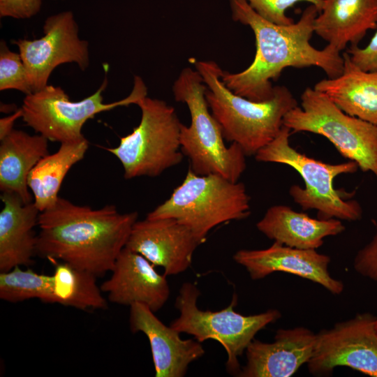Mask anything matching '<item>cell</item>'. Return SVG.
Segmentation results:
<instances>
[{"instance_id":"obj_19","label":"cell","mask_w":377,"mask_h":377,"mask_svg":"<svg viewBox=\"0 0 377 377\" xmlns=\"http://www.w3.org/2000/svg\"><path fill=\"white\" fill-rule=\"evenodd\" d=\"M256 227L274 242L290 247L316 250L323 244L325 237L345 230L339 219H313L282 205L270 207Z\"/></svg>"},{"instance_id":"obj_33","label":"cell","mask_w":377,"mask_h":377,"mask_svg":"<svg viewBox=\"0 0 377 377\" xmlns=\"http://www.w3.org/2000/svg\"><path fill=\"white\" fill-rule=\"evenodd\" d=\"M374 328H375L376 333L377 334V317H376V320H375Z\"/></svg>"},{"instance_id":"obj_30","label":"cell","mask_w":377,"mask_h":377,"mask_svg":"<svg viewBox=\"0 0 377 377\" xmlns=\"http://www.w3.org/2000/svg\"><path fill=\"white\" fill-rule=\"evenodd\" d=\"M346 52L351 61L362 70L377 71V30L366 47L350 45Z\"/></svg>"},{"instance_id":"obj_6","label":"cell","mask_w":377,"mask_h":377,"mask_svg":"<svg viewBox=\"0 0 377 377\" xmlns=\"http://www.w3.org/2000/svg\"><path fill=\"white\" fill-rule=\"evenodd\" d=\"M250 198L242 182L221 175H200L188 169L170 197L147 214L150 219L172 218L203 242L214 227L250 214Z\"/></svg>"},{"instance_id":"obj_22","label":"cell","mask_w":377,"mask_h":377,"mask_svg":"<svg viewBox=\"0 0 377 377\" xmlns=\"http://www.w3.org/2000/svg\"><path fill=\"white\" fill-rule=\"evenodd\" d=\"M48 140L40 134L31 135L13 129L1 140L0 190L17 194L24 203L32 202L27 184L28 176L49 154Z\"/></svg>"},{"instance_id":"obj_11","label":"cell","mask_w":377,"mask_h":377,"mask_svg":"<svg viewBox=\"0 0 377 377\" xmlns=\"http://www.w3.org/2000/svg\"><path fill=\"white\" fill-rule=\"evenodd\" d=\"M376 316L360 313L316 334L313 355L307 363L309 373L329 376L338 367H347L377 377Z\"/></svg>"},{"instance_id":"obj_20","label":"cell","mask_w":377,"mask_h":377,"mask_svg":"<svg viewBox=\"0 0 377 377\" xmlns=\"http://www.w3.org/2000/svg\"><path fill=\"white\" fill-rule=\"evenodd\" d=\"M377 27V0H323L314 33L339 52Z\"/></svg>"},{"instance_id":"obj_2","label":"cell","mask_w":377,"mask_h":377,"mask_svg":"<svg viewBox=\"0 0 377 377\" xmlns=\"http://www.w3.org/2000/svg\"><path fill=\"white\" fill-rule=\"evenodd\" d=\"M138 217L114 205L92 209L59 197L39 214L36 254L102 276L112 269Z\"/></svg>"},{"instance_id":"obj_1","label":"cell","mask_w":377,"mask_h":377,"mask_svg":"<svg viewBox=\"0 0 377 377\" xmlns=\"http://www.w3.org/2000/svg\"><path fill=\"white\" fill-rule=\"evenodd\" d=\"M230 6L232 20L252 29L256 46L253 61L246 69L221 72L223 83L235 94L257 102L268 100L274 94L271 80L288 67H318L328 78L343 73V58L339 50L328 44L318 50L310 43L319 13L315 5L307 6L299 20L288 25L267 20L245 0H230Z\"/></svg>"},{"instance_id":"obj_10","label":"cell","mask_w":377,"mask_h":377,"mask_svg":"<svg viewBox=\"0 0 377 377\" xmlns=\"http://www.w3.org/2000/svg\"><path fill=\"white\" fill-rule=\"evenodd\" d=\"M107 84L105 77L94 94L75 102L71 101L60 87L47 84L37 92L26 95L21 107L22 118L27 126L48 140L63 143L82 140L84 138L82 128L87 120L117 107L136 104L147 94L142 79L135 75L132 91L127 97L105 103L102 93Z\"/></svg>"},{"instance_id":"obj_32","label":"cell","mask_w":377,"mask_h":377,"mask_svg":"<svg viewBox=\"0 0 377 377\" xmlns=\"http://www.w3.org/2000/svg\"><path fill=\"white\" fill-rule=\"evenodd\" d=\"M18 109L16 108V106L13 104H1V112H10L16 111Z\"/></svg>"},{"instance_id":"obj_13","label":"cell","mask_w":377,"mask_h":377,"mask_svg":"<svg viewBox=\"0 0 377 377\" xmlns=\"http://www.w3.org/2000/svg\"><path fill=\"white\" fill-rule=\"evenodd\" d=\"M204 242L175 219L146 218L133 224L125 247L161 267L164 274L170 276L188 269L195 250Z\"/></svg>"},{"instance_id":"obj_17","label":"cell","mask_w":377,"mask_h":377,"mask_svg":"<svg viewBox=\"0 0 377 377\" xmlns=\"http://www.w3.org/2000/svg\"><path fill=\"white\" fill-rule=\"evenodd\" d=\"M147 305L130 306L132 332H142L148 338L156 377H183L188 365L205 354L200 342L182 339L179 332L163 324Z\"/></svg>"},{"instance_id":"obj_3","label":"cell","mask_w":377,"mask_h":377,"mask_svg":"<svg viewBox=\"0 0 377 377\" xmlns=\"http://www.w3.org/2000/svg\"><path fill=\"white\" fill-rule=\"evenodd\" d=\"M195 69L207 86L205 98L225 140L237 143L246 156L256 155L281 131L284 116L297 106L285 86H274L272 96L253 101L229 89L221 78L222 69L214 61H196Z\"/></svg>"},{"instance_id":"obj_27","label":"cell","mask_w":377,"mask_h":377,"mask_svg":"<svg viewBox=\"0 0 377 377\" xmlns=\"http://www.w3.org/2000/svg\"><path fill=\"white\" fill-rule=\"evenodd\" d=\"M261 17L279 25L294 23L293 18L286 15V10L295 3L306 1L315 5L321 10L323 0H245Z\"/></svg>"},{"instance_id":"obj_24","label":"cell","mask_w":377,"mask_h":377,"mask_svg":"<svg viewBox=\"0 0 377 377\" xmlns=\"http://www.w3.org/2000/svg\"><path fill=\"white\" fill-rule=\"evenodd\" d=\"M53 276L54 304L80 310H104L108 306L94 274L60 261Z\"/></svg>"},{"instance_id":"obj_8","label":"cell","mask_w":377,"mask_h":377,"mask_svg":"<svg viewBox=\"0 0 377 377\" xmlns=\"http://www.w3.org/2000/svg\"><path fill=\"white\" fill-rule=\"evenodd\" d=\"M200 293L197 286L190 282L184 283L175 300V307L179 316L170 325L179 333L193 335L202 343L208 339L218 341L226 351V369L236 375L240 371L238 358L245 352L256 334L269 324L281 317L277 309L244 316L235 311L237 296L234 295L230 304L225 309L216 311H202L197 306Z\"/></svg>"},{"instance_id":"obj_18","label":"cell","mask_w":377,"mask_h":377,"mask_svg":"<svg viewBox=\"0 0 377 377\" xmlns=\"http://www.w3.org/2000/svg\"><path fill=\"white\" fill-rule=\"evenodd\" d=\"M0 212V272L17 266H30L36 256L37 235L40 212L34 201L24 203L14 193H2Z\"/></svg>"},{"instance_id":"obj_14","label":"cell","mask_w":377,"mask_h":377,"mask_svg":"<svg viewBox=\"0 0 377 377\" xmlns=\"http://www.w3.org/2000/svg\"><path fill=\"white\" fill-rule=\"evenodd\" d=\"M233 259L246 269L252 280L282 272L318 283L333 295H340L344 289L343 283L329 272L330 257L316 249H297L274 242L265 249L239 250Z\"/></svg>"},{"instance_id":"obj_31","label":"cell","mask_w":377,"mask_h":377,"mask_svg":"<svg viewBox=\"0 0 377 377\" xmlns=\"http://www.w3.org/2000/svg\"><path fill=\"white\" fill-rule=\"evenodd\" d=\"M23 110L22 108L13 112V114L3 117L0 119V140H2L13 130L15 121L22 117Z\"/></svg>"},{"instance_id":"obj_9","label":"cell","mask_w":377,"mask_h":377,"mask_svg":"<svg viewBox=\"0 0 377 377\" xmlns=\"http://www.w3.org/2000/svg\"><path fill=\"white\" fill-rule=\"evenodd\" d=\"M283 125L293 133L323 135L343 157L377 178V126L345 113L323 93L306 88L301 108L290 110Z\"/></svg>"},{"instance_id":"obj_5","label":"cell","mask_w":377,"mask_h":377,"mask_svg":"<svg viewBox=\"0 0 377 377\" xmlns=\"http://www.w3.org/2000/svg\"><path fill=\"white\" fill-rule=\"evenodd\" d=\"M290 130L283 126L275 138L256 154V159L287 165L300 175L304 188L293 185L289 193L304 210H317L320 219L360 220L362 215L360 205L348 199L353 194L335 189L333 185L338 175L355 172L357 164L353 161L330 164L309 157L290 146Z\"/></svg>"},{"instance_id":"obj_16","label":"cell","mask_w":377,"mask_h":377,"mask_svg":"<svg viewBox=\"0 0 377 377\" xmlns=\"http://www.w3.org/2000/svg\"><path fill=\"white\" fill-rule=\"evenodd\" d=\"M316 334L304 327L279 329L274 341L253 339L245 352L240 377H290L311 359Z\"/></svg>"},{"instance_id":"obj_15","label":"cell","mask_w":377,"mask_h":377,"mask_svg":"<svg viewBox=\"0 0 377 377\" xmlns=\"http://www.w3.org/2000/svg\"><path fill=\"white\" fill-rule=\"evenodd\" d=\"M111 272L110 277L100 287L112 303L129 306L142 303L156 312L169 297L167 276L159 274L144 256L126 247L118 256Z\"/></svg>"},{"instance_id":"obj_23","label":"cell","mask_w":377,"mask_h":377,"mask_svg":"<svg viewBox=\"0 0 377 377\" xmlns=\"http://www.w3.org/2000/svg\"><path fill=\"white\" fill-rule=\"evenodd\" d=\"M88 147L89 142L85 138L61 143L55 153L43 157L31 170L27 184L33 201L40 212L56 203L66 174L84 158Z\"/></svg>"},{"instance_id":"obj_4","label":"cell","mask_w":377,"mask_h":377,"mask_svg":"<svg viewBox=\"0 0 377 377\" xmlns=\"http://www.w3.org/2000/svg\"><path fill=\"white\" fill-rule=\"evenodd\" d=\"M207 86L199 72L182 70L172 86L176 101L186 104L191 124H182L181 150L191 161V169L200 175L216 174L237 182L244 172L246 155L237 143L227 147L220 125L205 98Z\"/></svg>"},{"instance_id":"obj_7","label":"cell","mask_w":377,"mask_h":377,"mask_svg":"<svg viewBox=\"0 0 377 377\" xmlns=\"http://www.w3.org/2000/svg\"><path fill=\"white\" fill-rule=\"evenodd\" d=\"M141 110L140 124L107 150L124 168L125 179L155 177L179 164L181 150L180 122L175 108L164 101L144 96L136 103Z\"/></svg>"},{"instance_id":"obj_12","label":"cell","mask_w":377,"mask_h":377,"mask_svg":"<svg viewBox=\"0 0 377 377\" xmlns=\"http://www.w3.org/2000/svg\"><path fill=\"white\" fill-rule=\"evenodd\" d=\"M43 29L44 36L40 38L12 41L18 47L32 93L47 85L57 66L74 62L84 71L89 64L88 42L79 38L71 11L48 17Z\"/></svg>"},{"instance_id":"obj_29","label":"cell","mask_w":377,"mask_h":377,"mask_svg":"<svg viewBox=\"0 0 377 377\" xmlns=\"http://www.w3.org/2000/svg\"><path fill=\"white\" fill-rule=\"evenodd\" d=\"M41 0H0V16L29 19L40 10Z\"/></svg>"},{"instance_id":"obj_28","label":"cell","mask_w":377,"mask_h":377,"mask_svg":"<svg viewBox=\"0 0 377 377\" xmlns=\"http://www.w3.org/2000/svg\"><path fill=\"white\" fill-rule=\"evenodd\" d=\"M376 232L371 240L359 250L353 261L354 269L364 277L377 281V222L372 220Z\"/></svg>"},{"instance_id":"obj_21","label":"cell","mask_w":377,"mask_h":377,"mask_svg":"<svg viewBox=\"0 0 377 377\" xmlns=\"http://www.w3.org/2000/svg\"><path fill=\"white\" fill-rule=\"evenodd\" d=\"M342 56L341 75L321 80L313 88L325 94L345 113L377 126V71L362 70L347 52Z\"/></svg>"},{"instance_id":"obj_25","label":"cell","mask_w":377,"mask_h":377,"mask_svg":"<svg viewBox=\"0 0 377 377\" xmlns=\"http://www.w3.org/2000/svg\"><path fill=\"white\" fill-rule=\"evenodd\" d=\"M0 299L10 303L38 299L54 304L53 276L29 268L24 270L20 266L0 272Z\"/></svg>"},{"instance_id":"obj_26","label":"cell","mask_w":377,"mask_h":377,"mask_svg":"<svg viewBox=\"0 0 377 377\" xmlns=\"http://www.w3.org/2000/svg\"><path fill=\"white\" fill-rule=\"evenodd\" d=\"M16 89L31 94L26 68L20 53L8 49L4 40L0 43V90Z\"/></svg>"}]
</instances>
